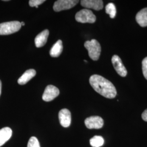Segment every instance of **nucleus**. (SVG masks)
Here are the masks:
<instances>
[{
  "label": "nucleus",
  "instance_id": "nucleus-14",
  "mask_svg": "<svg viewBox=\"0 0 147 147\" xmlns=\"http://www.w3.org/2000/svg\"><path fill=\"white\" fill-rule=\"evenodd\" d=\"M136 20L141 26H147V8H143L137 13Z\"/></svg>",
  "mask_w": 147,
  "mask_h": 147
},
{
  "label": "nucleus",
  "instance_id": "nucleus-2",
  "mask_svg": "<svg viewBox=\"0 0 147 147\" xmlns=\"http://www.w3.org/2000/svg\"><path fill=\"white\" fill-rule=\"evenodd\" d=\"M84 47L88 50L89 57L93 61H97L99 58L101 53L100 43L95 39L87 40L84 42Z\"/></svg>",
  "mask_w": 147,
  "mask_h": 147
},
{
  "label": "nucleus",
  "instance_id": "nucleus-24",
  "mask_svg": "<svg viewBox=\"0 0 147 147\" xmlns=\"http://www.w3.org/2000/svg\"><path fill=\"white\" fill-rule=\"evenodd\" d=\"M84 61L85 62H87V61H86V60H84Z\"/></svg>",
  "mask_w": 147,
  "mask_h": 147
},
{
  "label": "nucleus",
  "instance_id": "nucleus-1",
  "mask_svg": "<svg viewBox=\"0 0 147 147\" xmlns=\"http://www.w3.org/2000/svg\"><path fill=\"white\" fill-rule=\"evenodd\" d=\"M89 83L95 90L106 98L113 99L117 95L115 86L110 81L99 75H93L89 79Z\"/></svg>",
  "mask_w": 147,
  "mask_h": 147
},
{
  "label": "nucleus",
  "instance_id": "nucleus-12",
  "mask_svg": "<svg viewBox=\"0 0 147 147\" xmlns=\"http://www.w3.org/2000/svg\"><path fill=\"white\" fill-rule=\"evenodd\" d=\"M36 75V71L34 69H31L26 70L21 77L18 79V82L20 85L26 84L27 83L31 80Z\"/></svg>",
  "mask_w": 147,
  "mask_h": 147
},
{
  "label": "nucleus",
  "instance_id": "nucleus-3",
  "mask_svg": "<svg viewBox=\"0 0 147 147\" xmlns=\"http://www.w3.org/2000/svg\"><path fill=\"white\" fill-rule=\"evenodd\" d=\"M21 27V22L18 21L5 22L0 24V35H9L19 31Z\"/></svg>",
  "mask_w": 147,
  "mask_h": 147
},
{
  "label": "nucleus",
  "instance_id": "nucleus-9",
  "mask_svg": "<svg viewBox=\"0 0 147 147\" xmlns=\"http://www.w3.org/2000/svg\"><path fill=\"white\" fill-rule=\"evenodd\" d=\"M58 118L60 124L64 127H68L70 126L71 121V113L67 109H63L59 111Z\"/></svg>",
  "mask_w": 147,
  "mask_h": 147
},
{
  "label": "nucleus",
  "instance_id": "nucleus-7",
  "mask_svg": "<svg viewBox=\"0 0 147 147\" xmlns=\"http://www.w3.org/2000/svg\"><path fill=\"white\" fill-rule=\"evenodd\" d=\"M59 94V89L53 85H48L42 95V100L47 102L51 101Z\"/></svg>",
  "mask_w": 147,
  "mask_h": 147
},
{
  "label": "nucleus",
  "instance_id": "nucleus-11",
  "mask_svg": "<svg viewBox=\"0 0 147 147\" xmlns=\"http://www.w3.org/2000/svg\"><path fill=\"white\" fill-rule=\"evenodd\" d=\"M49 34V31L48 30H45L38 34L34 40L36 47H41L44 46L47 42Z\"/></svg>",
  "mask_w": 147,
  "mask_h": 147
},
{
  "label": "nucleus",
  "instance_id": "nucleus-4",
  "mask_svg": "<svg viewBox=\"0 0 147 147\" xmlns=\"http://www.w3.org/2000/svg\"><path fill=\"white\" fill-rule=\"evenodd\" d=\"M76 20L81 23H94L96 16L93 13L88 9H84L78 11L75 15Z\"/></svg>",
  "mask_w": 147,
  "mask_h": 147
},
{
  "label": "nucleus",
  "instance_id": "nucleus-10",
  "mask_svg": "<svg viewBox=\"0 0 147 147\" xmlns=\"http://www.w3.org/2000/svg\"><path fill=\"white\" fill-rule=\"evenodd\" d=\"M81 5L84 8L93 9L95 11H100L103 8V1L101 0H82Z\"/></svg>",
  "mask_w": 147,
  "mask_h": 147
},
{
  "label": "nucleus",
  "instance_id": "nucleus-8",
  "mask_svg": "<svg viewBox=\"0 0 147 147\" xmlns=\"http://www.w3.org/2000/svg\"><path fill=\"white\" fill-rule=\"evenodd\" d=\"M111 61L117 73L122 77H125L127 75V70L122 63L121 58L115 55L112 57Z\"/></svg>",
  "mask_w": 147,
  "mask_h": 147
},
{
  "label": "nucleus",
  "instance_id": "nucleus-16",
  "mask_svg": "<svg viewBox=\"0 0 147 147\" xmlns=\"http://www.w3.org/2000/svg\"><path fill=\"white\" fill-rule=\"evenodd\" d=\"M104 140L102 137L95 136L90 140V144L93 147H100L103 146Z\"/></svg>",
  "mask_w": 147,
  "mask_h": 147
},
{
  "label": "nucleus",
  "instance_id": "nucleus-22",
  "mask_svg": "<svg viewBox=\"0 0 147 147\" xmlns=\"http://www.w3.org/2000/svg\"><path fill=\"white\" fill-rule=\"evenodd\" d=\"M1 90H2V83H1V81L0 80V96H1Z\"/></svg>",
  "mask_w": 147,
  "mask_h": 147
},
{
  "label": "nucleus",
  "instance_id": "nucleus-13",
  "mask_svg": "<svg viewBox=\"0 0 147 147\" xmlns=\"http://www.w3.org/2000/svg\"><path fill=\"white\" fill-rule=\"evenodd\" d=\"M12 135V130L10 127H5L0 129V147L7 142Z\"/></svg>",
  "mask_w": 147,
  "mask_h": 147
},
{
  "label": "nucleus",
  "instance_id": "nucleus-21",
  "mask_svg": "<svg viewBox=\"0 0 147 147\" xmlns=\"http://www.w3.org/2000/svg\"><path fill=\"white\" fill-rule=\"evenodd\" d=\"M142 119L146 121H147V109L144 111L142 114Z\"/></svg>",
  "mask_w": 147,
  "mask_h": 147
},
{
  "label": "nucleus",
  "instance_id": "nucleus-6",
  "mask_svg": "<svg viewBox=\"0 0 147 147\" xmlns=\"http://www.w3.org/2000/svg\"><path fill=\"white\" fill-rule=\"evenodd\" d=\"M84 124L89 129H99L104 125V120L99 116H91L85 119Z\"/></svg>",
  "mask_w": 147,
  "mask_h": 147
},
{
  "label": "nucleus",
  "instance_id": "nucleus-5",
  "mask_svg": "<svg viewBox=\"0 0 147 147\" xmlns=\"http://www.w3.org/2000/svg\"><path fill=\"white\" fill-rule=\"evenodd\" d=\"M79 2L76 0H58L55 2L53 9L55 11L67 10L72 8Z\"/></svg>",
  "mask_w": 147,
  "mask_h": 147
},
{
  "label": "nucleus",
  "instance_id": "nucleus-17",
  "mask_svg": "<svg viewBox=\"0 0 147 147\" xmlns=\"http://www.w3.org/2000/svg\"><path fill=\"white\" fill-rule=\"evenodd\" d=\"M106 13L110 16V17L112 19L115 18L116 16L117 11H116V6L113 3H108L105 7Z\"/></svg>",
  "mask_w": 147,
  "mask_h": 147
},
{
  "label": "nucleus",
  "instance_id": "nucleus-15",
  "mask_svg": "<svg viewBox=\"0 0 147 147\" xmlns=\"http://www.w3.org/2000/svg\"><path fill=\"white\" fill-rule=\"evenodd\" d=\"M63 44L61 40H58L50 50V54L53 57H57L60 56L63 51Z\"/></svg>",
  "mask_w": 147,
  "mask_h": 147
},
{
  "label": "nucleus",
  "instance_id": "nucleus-20",
  "mask_svg": "<svg viewBox=\"0 0 147 147\" xmlns=\"http://www.w3.org/2000/svg\"><path fill=\"white\" fill-rule=\"evenodd\" d=\"M142 71L144 78L147 80V57L142 61Z\"/></svg>",
  "mask_w": 147,
  "mask_h": 147
},
{
  "label": "nucleus",
  "instance_id": "nucleus-19",
  "mask_svg": "<svg viewBox=\"0 0 147 147\" xmlns=\"http://www.w3.org/2000/svg\"><path fill=\"white\" fill-rule=\"evenodd\" d=\"M45 1V0H30L29 1V5L32 7L38 8V5H42Z\"/></svg>",
  "mask_w": 147,
  "mask_h": 147
},
{
  "label": "nucleus",
  "instance_id": "nucleus-23",
  "mask_svg": "<svg viewBox=\"0 0 147 147\" xmlns=\"http://www.w3.org/2000/svg\"><path fill=\"white\" fill-rule=\"evenodd\" d=\"M21 26H24L25 25V22H21Z\"/></svg>",
  "mask_w": 147,
  "mask_h": 147
},
{
  "label": "nucleus",
  "instance_id": "nucleus-18",
  "mask_svg": "<svg viewBox=\"0 0 147 147\" xmlns=\"http://www.w3.org/2000/svg\"><path fill=\"white\" fill-rule=\"evenodd\" d=\"M27 147H40L38 140L36 137H31L29 140Z\"/></svg>",
  "mask_w": 147,
  "mask_h": 147
}]
</instances>
